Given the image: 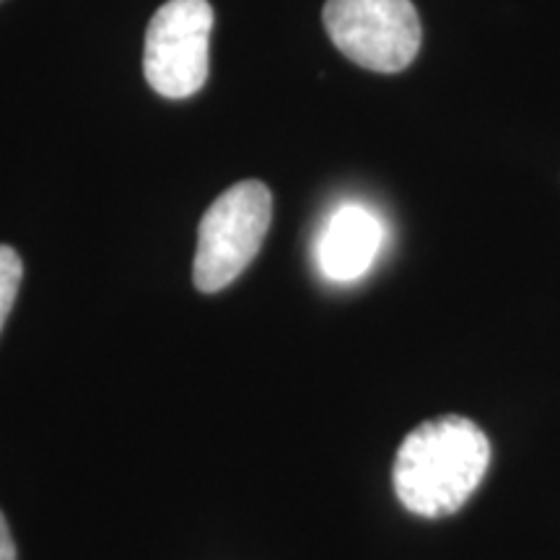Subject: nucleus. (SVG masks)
I'll return each instance as SVG.
<instances>
[{
  "label": "nucleus",
  "mask_w": 560,
  "mask_h": 560,
  "mask_svg": "<svg viewBox=\"0 0 560 560\" xmlns=\"http://www.w3.org/2000/svg\"><path fill=\"white\" fill-rule=\"evenodd\" d=\"M490 465V441L465 416L420 423L397 450L392 482L400 503L425 520H441L465 506Z\"/></svg>",
  "instance_id": "1"
},
{
  "label": "nucleus",
  "mask_w": 560,
  "mask_h": 560,
  "mask_svg": "<svg viewBox=\"0 0 560 560\" xmlns=\"http://www.w3.org/2000/svg\"><path fill=\"white\" fill-rule=\"evenodd\" d=\"M272 221V195L262 182L231 185L202 215L192 278L202 293L234 283L262 247Z\"/></svg>",
  "instance_id": "2"
},
{
  "label": "nucleus",
  "mask_w": 560,
  "mask_h": 560,
  "mask_svg": "<svg viewBox=\"0 0 560 560\" xmlns=\"http://www.w3.org/2000/svg\"><path fill=\"white\" fill-rule=\"evenodd\" d=\"M322 19L335 47L374 73L408 68L423 39L410 0H327Z\"/></svg>",
  "instance_id": "3"
},
{
  "label": "nucleus",
  "mask_w": 560,
  "mask_h": 560,
  "mask_svg": "<svg viewBox=\"0 0 560 560\" xmlns=\"http://www.w3.org/2000/svg\"><path fill=\"white\" fill-rule=\"evenodd\" d=\"M213 9L208 0H166L145 32V81L166 100H187L206 86Z\"/></svg>",
  "instance_id": "4"
},
{
  "label": "nucleus",
  "mask_w": 560,
  "mask_h": 560,
  "mask_svg": "<svg viewBox=\"0 0 560 560\" xmlns=\"http://www.w3.org/2000/svg\"><path fill=\"white\" fill-rule=\"evenodd\" d=\"M384 244L380 215L359 202L340 206L327 219L317 242L322 276L332 283H353L366 276Z\"/></svg>",
  "instance_id": "5"
},
{
  "label": "nucleus",
  "mask_w": 560,
  "mask_h": 560,
  "mask_svg": "<svg viewBox=\"0 0 560 560\" xmlns=\"http://www.w3.org/2000/svg\"><path fill=\"white\" fill-rule=\"evenodd\" d=\"M21 276H24V265L16 249L0 244V330H3L5 319L13 310V301H16Z\"/></svg>",
  "instance_id": "6"
},
{
  "label": "nucleus",
  "mask_w": 560,
  "mask_h": 560,
  "mask_svg": "<svg viewBox=\"0 0 560 560\" xmlns=\"http://www.w3.org/2000/svg\"><path fill=\"white\" fill-rule=\"evenodd\" d=\"M0 560H16V548H13L9 524H5L3 514H0Z\"/></svg>",
  "instance_id": "7"
}]
</instances>
